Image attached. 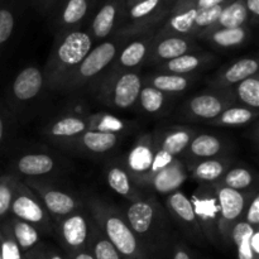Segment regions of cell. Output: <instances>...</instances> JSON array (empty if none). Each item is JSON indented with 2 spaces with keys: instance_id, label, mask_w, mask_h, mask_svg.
Masks as SVG:
<instances>
[{
  "instance_id": "1",
  "label": "cell",
  "mask_w": 259,
  "mask_h": 259,
  "mask_svg": "<svg viewBox=\"0 0 259 259\" xmlns=\"http://www.w3.org/2000/svg\"><path fill=\"white\" fill-rule=\"evenodd\" d=\"M123 214L149 255L161 254L167 249L171 240L168 214L153 195L129 202Z\"/></svg>"
},
{
  "instance_id": "2",
  "label": "cell",
  "mask_w": 259,
  "mask_h": 259,
  "mask_svg": "<svg viewBox=\"0 0 259 259\" xmlns=\"http://www.w3.org/2000/svg\"><path fill=\"white\" fill-rule=\"evenodd\" d=\"M93 47L94 42L90 34L81 28L56 33L52 50L42 70L46 88L52 91H61L68 76Z\"/></svg>"
},
{
  "instance_id": "3",
  "label": "cell",
  "mask_w": 259,
  "mask_h": 259,
  "mask_svg": "<svg viewBox=\"0 0 259 259\" xmlns=\"http://www.w3.org/2000/svg\"><path fill=\"white\" fill-rule=\"evenodd\" d=\"M89 214L123 259H152L129 227L123 211L99 199L88 201Z\"/></svg>"
},
{
  "instance_id": "4",
  "label": "cell",
  "mask_w": 259,
  "mask_h": 259,
  "mask_svg": "<svg viewBox=\"0 0 259 259\" xmlns=\"http://www.w3.org/2000/svg\"><path fill=\"white\" fill-rule=\"evenodd\" d=\"M133 35L126 34L123 30L118 29L110 38L94 46L86 57L81 61L80 65L68 76L61 91L75 93L85 86H93L101 76L108 72L120 48Z\"/></svg>"
},
{
  "instance_id": "5",
  "label": "cell",
  "mask_w": 259,
  "mask_h": 259,
  "mask_svg": "<svg viewBox=\"0 0 259 259\" xmlns=\"http://www.w3.org/2000/svg\"><path fill=\"white\" fill-rule=\"evenodd\" d=\"M143 78L138 71H120L109 68L93 85L99 100L115 110H129L138 101Z\"/></svg>"
},
{
  "instance_id": "6",
  "label": "cell",
  "mask_w": 259,
  "mask_h": 259,
  "mask_svg": "<svg viewBox=\"0 0 259 259\" xmlns=\"http://www.w3.org/2000/svg\"><path fill=\"white\" fill-rule=\"evenodd\" d=\"M177 0H143L126 5L120 30L131 35L158 29Z\"/></svg>"
},
{
  "instance_id": "7",
  "label": "cell",
  "mask_w": 259,
  "mask_h": 259,
  "mask_svg": "<svg viewBox=\"0 0 259 259\" xmlns=\"http://www.w3.org/2000/svg\"><path fill=\"white\" fill-rule=\"evenodd\" d=\"M234 104L237 103L232 89L211 88L185 101L180 109V114L187 120L209 123Z\"/></svg>"
},
{
  "instance_id": "8",
  "label": "cell",
  "mask_w": 259,
  "mask_h": 259,
  "mask_svg": "<svg viewBox=\"0 0 259 259\" xmlns=\"http://www.w3.org/2000/svg\"><path fill=\"white\" fill-rule=\"evenodd\" d=\"M9 214L17 219L32 224L39 230L40 234H52L55 229V224L40 202L39 197L20 180L15 187Z\"/></svg>"
},
{
  "instance_id": "9",
  "label": "cell",
  "mask_w": 259,
  "mask_h": 259,
  "mask_svg": "<svg viewBox=\"0 0 259 259\" xmlns=\"http://www.w3.org/2000/svg\"><path fill=\"white\" fill-rule=\"evenodd\" d=\"M55 224L56 234L67 257L88 249L95 224L89 212H83L80 209L62 218Z\"/></svg>"
},
{
  "instance_id": "10",
  "label": "cell",
  "mask_w": 259,
  "mask_h": 259,
  "mask_svg": "<svg viewBox=\"0 0 259 259\" xmlns=\"http://www.w3.org/2000/svg\"><path fill=\"white\" fill-rule=\"evenodd\" d=\"M190 201L205 240L218 247L222 243L219 235L220 207L212 185H200L190 197Z\"/></svg>"
},
{
  "instance_id": "11",
  "label": "cell",
  "mask_w": 259,
  "mask_h": 259,
  "mask_svg": "<svg viewBox=\"0 0 259 259\" xmlns=\"http://www.w3.org/2000/svg\"><path fill=\"white\" fill-rule=\"evenodd\" d=\"M211 185L215 190L220 207V240L225 245H229V234L233 225L243 220L245 209H247L248 204L252 200V197L254 196V194L258 192V190L252 192H240L223 186L218 182Z\"/></svg>"
},
{
  "instance_id": "12",
  "label": "cell",
  "mask_w": 259,
  "mask_h": 259,
  "mask_svg": "<svg viewBox=\"0 0 259 259\" xmlns=\"http://www.w3.org/2000/svg\"><path fill=\"white\" fill-rule=\"evenodd\" d=\"M23 182L39 197L51 219H53V223L81 209V201L75 196L47 184L43 180L27 179Z\"/></svg>"
},
{
  "instance_id": "13",
  "label": "cell",
  "mask_w": 259,
  "mask_h": 259,
  "mask_svg": "<svg viewBox=\"0 0 259 259\" xmlns=\"http://www.w3.org/2000/svg\"><path fill=\"white\" fill-rule=\"evenodd\" d=\"M125 0H103L91 14L88 33L93 42H103L121 28L125 15Z\"/></svg>"
},
{
  "instance_id": "14",
  "label": "cell",
  "mask_w": 259,
  "mask_h": 259,
  "mask_svg": "<svg viewBox=\"0 0 259 259\" xmlns=\"http://www.w3.org/2000/svg\"><path fill=\"white\" fill-rule=\"evenodd\" d=\"M46 88L43 71L35 66L23 68L13 80L9 90L10 106L17 110L27 108L29 104L39 98Z\"/></svg>"
},
{
  "instance_id": "15",
  "label": "cell",
  "mask_w": 259,
  "mask_h": 259,
  "mask_svg": "<svg viewBox=\"0 0 259 259\" xmlns=\"http://www.w3.org/2000/svg\"><path fill=\"white\" fill-rule=\"evenodd\" d=\"M99 0H58L51 17L55 32L78 29L90 19L99 5Z\"/></svg>"
},
{
  "instance_id": "16",
  "label": "cell",
  "mask_w": 259,
  "mask_h": 259,
  "mask_svg": "<svg viewBox=\"0 0 259 259\" xmlns=\"http://www.w3.org/2000/svg\"><path fill=\"white\" fill-rule=\"evenodd\" d=\"M163 206L167 214L171 215L172 219L179 224L184 234L190 240H192L196 244H204L205 238L202 235L201 229H200L199 222H197L196 214H195L194 207L190 201V197H187L184 192L177 190V191L167 195Z\"/></svg>"
},
{
  "instance_id": "17",
  "label": "cell",
  "mask_w": 259,
  "mask_h": 259,
  "mask_svg": "<svg viewBox=\"0 0 259 259\" xmlns=\"http://www.w3.org/2000/svg\"><path fill=\"white\" fill-rule=\"evenodd\" d=\"M201 50V46L197 43L195 38L168 34V33H159L157 30L147 63L158 66L161 63L167 62V61L180 57L182 55Z\"/></svg>"
},
{
  "instance_id": "18",
  "label": "cell",
  "mask_w": 259,
  "mask_h": 259,
  "mask_svg": "<svg viewBox=\"0 0 259 259\" xmlns=\"http://www.w3.org/2000/svg\"><path fill=\"white\" fill-rule=\"evenodd\" d=\"M156 32L157 29H151L129 38L120 48L110 68L120 71H138V68L148 61Z\"/></svg>"
},
{
  "instance_id": "19",
  "label": "cell",
  "mask_w": 259,
  "mask_h": 259,
  "mask_svg": "<svg viewBox=\"0 0 259 259\" xmlns=\"http://www.w3.org/2000/svg\"><path fill=\"white\" fill-rule=\"evenodd\" d=\"M154 158V134L143 133L136 139L129 149L123 166L131 175L132 180L138 187L148 176Z\"/></svg>"
},
{
  "instance_id": "20",
  "label": "cell",
  "mask_w": 259,
  "mask_h": 259,
  "mask_svg": "<svg viewBox=\"0 0 259 259\" xmlns=\"http://www.w3.org/2000/svg\"><path fill=\"white\" fill-rule=\"evenodd\" d=\"M197 13L199 9L195 5L194 0H177L169 14L157 30L159 33L192 38V29Z\"/></svg>"
},
{
  "instance_id": "21",
  "label": "cell",
  "mask_w": 259,
  "mask_h": 259,
  "mask_svg": "<svg viewBox=\"0 0 259 259\" xmlns=\"http://www.w3.org/2000/svg\"><path fill=\"white\" fill-rule=\"evenodd\" d=\"M259 63L255 57H243L235 62L220 68L214 76L207 81L211 88L232 89L245 78L257 75Z\"/></svg>"
},
{
  "instance_id": "22",
  "label": "cell",
  "mask_w": 259,
  "mask_h": 259,
  "mask_svg": "<svg viewBox=\"0 0 259 259\" xmlns=\"http://www.w3.org/2000/svg\"><path fill=\"white\" fill-rule=\"evenodd\" d=\"M197 133L196 129L186 125H175L153 132L154 143L161 151L174 158H180L186 151L191 139Z\"/></svg>"
},
{
  "instance_id": "23",
  "label": "cell",
  "mask_w": 259,
  "mask_h": 259,
  "mask_svg": "<svg viewBox=\"0 0 259 259\" xmlns=\"http://www.w3.org/2000/svg\"><path fill=\"white\" fill-rule=\"evenodd\" d=\"M189 179L186 163L181 158H175L163 169L154 174L144 182L143 187H151L162 195H169L180 190L184 182Z\"/></svg>"
},
{
  "instance_id": "24",
  "label": "cell",
  "mask_w": 259,
  "mask_h": 259,
  "mask_svg": "<svg viewBox=\"0 0 259 259\" xmlns=\"http://www.w3.org/2000/svg\"><path fill=\"white\" fill-rule=\"evenodd\" d=\"M120 134L103 133V132L86 131L77 138L60 144L63 148L73 151H83L91 154H105L113 151L120 142Z\"/></svg>"
},
{
  "instance_id": "25",
  "label": "cell",
  "mask_w": 259,
  "mask_h": 259,
  "mask_svg": "<svg viewBox=\"0 0 259 259\" xmlns=\"http://www.w3.org/2000/svg\"><path fill=\"white\" fill-rule=\"evenodd\" d=\"M234 163L229 157H215V158L200 159L186 163L189 176L200 185H210L219 182L220 179L229 171Z\"/></svg>"
},
{
  "instance_id": "26",
  "label": "cell",
  "mask_w": 259,
  "mask_h": 259,
  "mask_svg": "<svg viewBox=\"0 0 259 259\" xmlns=\"http://www.w3.org/2000/svg\"><path fill=\"white\" fill-rule=\"evenodd\" d=\"M215 56L205 51L186 53L171 61L157 66V72L176 73V75H195L215 62Z\"/></svg>"
},
{
  "instance_id": "27",
  "label": "cell",
  "mask_w": 259,
  "mask_h": 259,
  "mask_svg": "<svg viewBox=\"0 0 259 259\" xmlns=\"http://www.w3.org/2000/svg\"><path fill=\"white\" fill-rule=\"evenodd\" d=\"M229 244L237 249L238 259H259V228L244 220L235 223L229 234Z\"/></svg>"
},
{
  "instance_id": "28",
  "label": "cell",
  "mask_w": 259,
  "mask_h": 259,
  "mask_svg": "<svg viewBox=\"0 0 259 259\" xmlns=\"http://www.w3.org/2000/svg\"><path fill=\"white\" fill-rule=\"evenodd\" d=\"M227 143L220 137L209 133H196L187 146L182 157L191 161L224 156Z\"/></svg>"
},
{
  "instance_id": "29",
  "label": "cell",
  "mask_w": 259,
  "mask_h": 259,
  "mask_svg": "<svg viewBox=\"0 0 259 259\" xmlns=\"http://www.w3.org/2000/svg\"><path fill=\"white\" fill-rule=\"evenodd\" d=\"M86 131H89L88 119L66 114L51 121L45 128L43 133L57 144H62L77 138Z\"/></svg>"
},
{
  "instance_id": "30",
  "label": "cell",
  "mask_w": 259,
  "mask_h": 259,
  "mask_svg": "<svg viewBox=\"0 0 259 259\" xmlns=\"http://www.w3.org/2000/svg\"><path fill=\"white\" fill-rule=\"evenodd\" d=\"M250 27L238 28H215L200 34L196 39H204L218 50H235L249 40Z\"/></svg>"
},
{
  "instance_id": "31",
  "label": "cell",
  "mask_w": 259,
  "mask_h": 259,
  "mask_svg": "<svg viewBox=\"0 0 259 259\" xmlns=\"http://www.w3.org/2000/svg\"><path fill=\"white\" fill-rule=\"evenodd\" d=\"M105 179L110 189L118 195L123 196L125 200H128L129 202L136 201V200L144 196L139 191V187L134 184L131 175H129V172L126 171L123 164H109L105 171Z\"/></svg>"
},
{
  "instance_id": "32",
  "label": "cell",
  "mask_w": 259,
  "mask_h": 259,
  "mask_svg": "<svg viewBox=\"0 0 259 259\" xmlns=\"http://www.w3.org/2000/svg\"><path fill=\"white\" fill-rule=\"evenodd\" d=\"M15 169L27 179H38L55 172L56 159L47 153H25L15 161Z\"/></svg>"
},
{
  "instance_id": "33",
  "label": "cell",
  "mask_w": 259,
  "mask_h": 259,
  "mask_svg": "<svg viewBox=\"0 0 259 259\" xmlns=\"http://www.w3.org/2000/svg\"><path fill=\"white\" fill-rule=\"evenodd\" d=\"M196 81V75H176V73L156 72L148 76L143 83L153 86L157 90L171 96H177L189 90Z\"/></svg>"
},
{
  "instance_id": "34",
  "label": "cell",
  "mask_w": 259,
  "mask_h": 259,
  "mask_svg": "<svg viewBox=\"0 0 259 259\" xmlns=\"http://www.w3.org/2000/svg\"><path fill=\"white\" fill-rule=\"evenodd\" d=\"M175 98L176 96L167 95V94L154 89L153 86L143 83L137 105L139 106L142 113L147 114V115L159 116L169 111Z\"/></svg>"
},
{
  "instance_id": "35",
  "label": "cell",
  "mask_w": 259,
  "mask_h": 259,
  "mask_svg": "<svg viewBox=\"0 0 259 259\" xmlns=\"http://www.w3.org/2000/svg\"><path fill=\"white\" fill-rule=\"evenodd\" d=\"M5 219H7L12 235L14 237L15 242H17L18 247H19L20 252L23 254L35 249V248L42 244L39 230L33 227L32 224L17 219L14 217L5 218Z\"/></svg>"
},
{
  "instance_id": "36",
  "label": "cell",
  "mask_w": 259,
  "mask_h": 259,
  "mask_svg": "<svg viewBox=\"0 0 259 259\" xmlns=\"http://www.w3.org/2000/svg\"><path fill=\"white\" fill-rule=\"evenodd\" d=\"M218 184L240 192H252L258 190L257 176L247 167H230Z\"/></svg>"
},
{
  "instance_id": "37",
  "label": "cell",
  "mask_w": 259,
  "mask_h": 259,
  "mask_svg": "<svg viewBox=\"0 0 259 259\" xmlns=\"http://www.w3.org/2000/svg\"><path fill=\"white\" fill-rule=\"evenodd\" d=\"M244 25H249V17H248L247 9H245L244 0H232L223 7L222 13H220L217 23L211 29H215V28H238L244 27Z\"/></svg>"
},
{
  "instance_id": "38",
  "label": "cell",
  "mask_w": 259,
  "mask_h": 259,
  "mask_svg": "<svg viewBox=\"0 0 259 259\" xmlns=\"http://www.w3.org/2000/svg\"><path fill=\"white\" fill-rule=\"evenodd\" d=\"M257 116L258 110H253L247 106L234 104L225 109L214 120L209 121V124L215 126H242L254 121Z\"/></svg>"
},
{
  "instance_id": "39",
  "label": "cell",
  "mask_w": 259,
  "mask_h": 259,
  "mask_svg": "<svg viewBox=\"0 0 259 259\" xmlns=\"http://www.w3.org/2000/svg\"><path fill=\"white\" fill-rule=\"evenodd\" d=\"M235 103L247 108L259 109V75H253L232 88Z\"/></svg>"
},
{
  "instance_id": "40",
  "label": "cell",
  "mask_w": 259,
  "mask_h": 259,
  "mask_svg": "<svg viewBox=\"0 0 259 259\" xmlns=\"http://www.w3.org/2000/svg\"><path fill=\"white\" fill-rule=\"evenodd\" d=\"M89 131L103 132V133L123 134L129 131V124L123 119L109 113H94L88 116Z\"/></svg>"
},
{
  "instance_id": "41",
  "label": "cell",
  "mask_w": 259,
  "mask_h": 259,
  "mask_svg": "<svg viewBox=\"0 0 259 259\" xmlns=\"http://www.w3.org/2000/svg\"><path fill=\"white\" fill-rule=\"evenodd\" d=\"M88 249L91 253L94 259H123L121 255L118 253V250L115 249V247L101 233V230L99 229L96 223L94 224V229L93 233H91Z\"/></svg>"
},
{
  "instance_id": "42",
  "label": "cell",
  "mask_w": 259,
  "mask_h": 259,
  "mask_svg": "<svg viewBox=\"0 0 259 259\" xmlns=\"http://www.w3.org/2000/svg\"><path fill=\"white\" fill-rule=\"evenodd\" d=\"M18 181L19 180L13 175L0 176V222L9 214Z\"/></svg>"
},
{
  "instance_id": "43",
  "label": "cell",
  "mask_w": 259,
  "mask_h": 259,
  "mask_svg": "<svg viewBox=\"0 0 259 259\" xmlns=\"http://www.w3.org/2000/svg\"><path fill=\"white\" fill-rule=\"evenodd\" d=\"M0 234H2V259H23V253L20 252L14 237L12 235L7 219L0 222Z\"/></svg>"
},
{
  "instance_id": "44",
  "label": "cell",
  "mask_w": 259,
  "mask_h": 259,
  "mask_svg": "<svg viewBox=\"0 0 259 259\" xmlns=\"http://www.w3.org/2000/svg\"><path fill=\"white\" fill-rule=\"evenodd\" d=\"M15 27V14L10 8H0V45L7 42Z\"/></svg>"
},
{
  "instance_id": "45",
  "label": "cell",
  "mask_w": 259,
  "mask_h": 259,
  "mask_svg": "<svg viewBox=\"0 0 259 259\" xmlns=\"http://www.w3.org/2000/svg\"><path fill=\"white\" fill-rule=\"evenodd\" d=\"M243 220L252 225L253 228H259V192L254 194V196L248 204L244 215H243Z\"/></svg>"
},
{
  "instance_id": "46",
  "label": "cell",
  "mask_w": 259,
  "mask_h": 259,
  "mask_svg": "<svg viewBox=\"0 0 259 259\" xmlns=\"http://www.w3.org/2000/svg\"><path fill=\"white\" fill-rule=\"evenodd\" d=\"M244 5L249 17V25H257L259 19V0H244Z\"/></svg>"
},
{
  "instance_id": "47",
  "label": "cell",
  "mask_w": 259,
  "mask_h": 259,
  "mask_svg": "<svg viewBox=\"0 0 259 259\" xmlns=\"http://www.w3.org/2000/svg\"><path fill=\"white\" fill-rule=\"evenodd\" d=\"M172 259H194V257L186 245L176 242L172 245Z\"/></svg>"
},
{
  "instance_id": "48",
  "label": "cell",
  "mask_w": 259,
  "mask_h": 259,
  "mask_svg": "<svg viewBox=\"0 0 259 259\" xmlns=\"http://www.w3.org/2000/svg\"><path fill=\"white\" fill-rule=\"evenodd\" d=\"M35 9L42 15H50L55 8L57 0H32Z\"/></svg>"
},
{
  "instance_id": "49",
  "label": "cell",
  "mask_w": 259,
  "mask_h": 259,
  "mask_svg": "<svg viewBox=\"0 0 259 259\" xmlns=\"http://www.w3.org/2000/svg\"><path fill=\"white\" fill-rule=\"evenodd\" d=\"M89 109L86 108L85 104L82 101H77V103H72L71 106H68L67 109V115H75L80 116V118H88L90 114H89Z\"/></svg>"
},
{
  "instance_id": "50",
  "label": "cell",
  "mask_w": 259,
  "mask_h": 259,
  "mask_svg": "<svg viewBox=\"0 0 259 259\" xmlns=\"http://www.w3.org/2000/svg\"><path fill=\"white\" fill-rule=\"evenodd\" d=\"M195 5L199 10H205L210 9V8L220 7V5L228 4L232 0H194Z\"/></svg>"
},
{
  "instance_id": "51",
  "label": "cell",
  "mask_w": 259,
  "mask_h": 259,
  "mask_svg": "<svg viewBox=\"0 0 259 259\" xmlns=\"http://www.w3.org/2000/svg\"><path fill=\"white\" fill-rule=\"evenodd\" d=\"M23 257L25 259H47V248H46V245L42 243V244H40L39 247L35 248V249L23 254Z\"/></svg>"
},
{
  "instance_id": "52",
  "label": "cell",
  "mask_w": 259,
  "mask_h": 259,
  "mask_svg": "<svg viewBox=\"0 0 259 259\" xmlns=\"http://www.w3.org/2000/svg\"><path fill=\"white\" fill-rule=\"evenodd\" d=\"M8 133V118L7 113L3 110H0V147L3 146V143L5 142V137Z\"/></svg>"
},
{
  "instance_id": "53",
  "label": "cell",
  "mask_w": 259,
  "mask_h": 259,
  "mask_svg": "<svg viewBox=\"0 0 259 259\" xmlns=\"http://www.w3.org/2000/svg\"><path fill=\"white\" fill-rule=\"evenodd\" d=\"M67 259H94V257L91 255V253L89 252V249H85L81 250V252L78 253H75V254L72 255H68Z\"/></svg>"
},
{
  "instance_id": "54",
  "label": "cell",
  "mask_w": 259,
  "mask_h": 259,
  "mask_svg": "<svg viewBox=\"0 0 259 259\" xmlns=\"http://www.w3.org/2000/svg\"><path fill=\"white\" fill-rule=\"evenodd\" d=\"M47 259H66L61 253H58L56 249H48L47 248Z\"/></svg>"
},
{
  "instance_id": "55",
  "label": "cell",
  "mask_w": 259,
  "mask_h": 259,
  "mask_svg": "<svg viewBox=\"0 0 259 259\" xmlns=\"http://www.w3.org/2000/svg\"><path fill=\"white\" fill-rule=\"evenodd\" d=\"M125 2H126V5H132V4H134V3L143 2V0H125Z\"/></svg>"
},
{
  "instance_id": "56",
  "label": "cell",
  "mask_w": 259,
  "mask_h": 259,
  "mask_svg": "<svg viewBox=\"0 0 259 259\" xmlns=\"http://www.w3.org/2000/svg\"><path fill=\"white\" fill-rule=\"evenodd\" d=\"M0 259H2V234H0Z\"/></svg>"
},
{
  "instance_id": "57",
  "label": "cell",
  "mask_w": 259,
  "mask_h": 259,
  "mask_svg": "<svg viewBox=\"0 0 259 259\" xmlns=\"http://www.w3.org/2000/svg\"><path fill=\"white\" fill-rule=\"evenodd\" d=\"M23 259H25V258H24V257H23Z\"/></svg>"
},
{
  "instance_id": "58",
  "label": "cell",
  "mask_w": 259,
  "mask_h": 259,
  "mask_svg": "<svg viewBox=\"0 0 259 259\" xmlns=\"http://www.w3.org/2000/svg\"><path fill=\"white\" fill-rule=\"evenodd\" d=\"M57 2H58V0H57ZM56 4H57V3H56Z\"/></svg>"
}]
</instances>
